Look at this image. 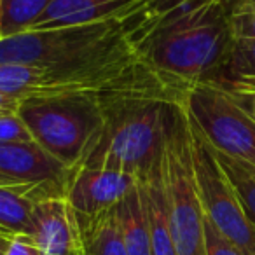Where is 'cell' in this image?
<instances>
[{"label": "cell", "mask_w": 255, "mask_h": 255, "mask_svg": "<svg viewBox=\"0 0 255 255\" xmlns=\"http://www.w3.org/2000/svg\"><path fill=\"white\" fill-rule=\"evenodd\" d=\"M233 82H255V40L233 39L226 63Z\"/></svg>", "instance_id": "cell-17"}, {"label": "cell", "mask_w": 255, "mask_h": 255, "mask_svg": "<svg viewBox=\"0 0 255 255\" xmlns=\"http://www.w3.org/2000/svg\"><path fill=\"white\" fill-rule=\"evenodd\" d=\"M184 109L192 126L219 152L255 166V117L213 81L196 82Z\"/></svg>", "instance_id": "cell-6"}, {"label": "cell", "mask_w": 255, "mask_h": 255, "mask_svg": "<svg viewBox=\"0 0 255 255\" xmlns=\"http://www.w3.org/2000/svg\"><path fill=\"white\" fill-rule=\"evenodd\" d=\"M163 182L177 255H206L205 212L196 185L191 124L184 105L166 109Z\"/></svg>", "instance_id": "cell-2"}, {"label": "cell", "mask_w": 255, "mask_h": 255, "mask_svg": "<svg viewBox=\"0 0 255 255\" xmlns=\"http://www.w3.org/2000/svg\"><path fill=\"white\" fill-rule=\"evenodd\" d=\"M75 215L81 229L82 255H128L116 210L110 208L96 215Z\"/></svg>", "instance_id": "cell-13"}, {"label": "cell", "mask_w": 255, "mask_h": 255, "mask_svg": "<svg viewBox=\"0 0 255 255\" xmlns=\"http://www.w3.org/2000/svg\"><path fill=\"white\" fill-rule=\"evenodd\" d=\"M4 252H5L4 248H0V254H4Z\"/></svg>", "instance_id": "cell-27"}, {"label": "cell", "mask_w": 255, "mask_h": 255, "mask_svg": "<svg viewBox=\"0 0 255 255\" xmlns=\"http://www.w3.org/2000/svg\"><path fill=\"white\" fill-rule=\"evenodd\" d=\"M23 142H33V136L18 114L0 116V145Z\"/></svg>", "instance_id": "cell-20"}, {"label": "cell", "mask_w": 255, "mask_h": 255, "mask_svg": "<svg viewBox=\"0 0 255 255\" xmlns=\"http://www.w3.org/2000/svg\"><path fill=\"white\" fill-rule=\"evenodd\" d=\"M18 116L33 140L72 170L86 163L105 126L102 107L81 96L21 100Z\"/></svg>", "instance_id": "cell-4"}, {"label": "cell", "mask_w": 255, "mask_h": 255, "mask_svg": "<svg viewBox=\"0 0 255 255\" xmlns=\"http://www.w3.org/2000/svg\"><path fill=\"white\" fill-rule=\"evenodd\" d=\"M0 39H2V33H0Z\"/></svg>", "instance_id": "cell-28"}, {"label": "cell", "mask_w": 255, "mask_h": 255, "mask_svg": "<svg viewBox=\"0 0 255 255\" xmlns=\"http://www.w3.org/2000/svg\"><path fill=\"white\" fill-rule=\"evenodd\" d=\"M157 0L131 14L103 21L51 30H30L0 39V65L46 67L88 56L116 42L121 35L143 21L152 12Z\"/></svg>", "instance_id": "cell-5"}, {"label": "cell", "mask_w": 255, "mask_h": 255, "mask_svg": "<svg viewBox=\"0 0 255 255\" xmlns=\"http://www.w3.org/2000/svg\"><path fill=\"white\" fill-rule=\"evenodd\" d=\"M19 103L21 100L14 98V96L7 95V93L0 91V116H12V114H18Z\"/></svg>", "instance_id": "cell-22"}, {"label": "cell", "mask_w": 255, "mask_h": 255, "mask_svg": "<svg viewBox=\"0 0 255 255\" xmlns=\"http://www.w3.org/2000/svg\"><path fill=\"white\" fill-rule=\"evenodd\" d=\"M0 2H2V0H0Z\"/></svg>", "instance_id": "cell-30"}, {"label": "cell", "mask_w": 255, "mask_h": 255, "mask_svg": "<svg viewBox=\"0 0 255 255\" xmlns=\"http://www.w3.org/2000/svg\"><path fill=\"white\" fill-rule=\"evenodd\" d=\"M205 250L206 255H247L236 243L226 238L205 217Z\"/></svg>", "instance_id": "cell-19"}, {"label": "cell", "mask_w": 255, "mask_h": 255, "mask_svg": "<svg viewBox=\"0 0 255 255\" xmlns=\"http://www.w3.org/2000/svg\"><path fill=\"white\" fill-rule=\"evenodd\" d=\"M220 84V82H219ZM226 89L233 93H243V91H255V82H233L231 86H224Z\"/></svg>", "instance_id": "cell-24"}, {"label": "cell", "mask_w": 255, "mask_h": 255, "mask_svg": "<svg viewBox=\"0 0 255 255\" xmlns=\"http://www.w3.org/2000/svg\"><path fill=\"white\" fill-rule=\"evenodd\" d=\"M116 217L119 224L121 238L128 255H154L152 243H150L149 224H147L145 206L140 194L138 182L123 201L116 206Z\"/></svg>", "instance_id": "cell-12"}, {"label": "cell", "mask_w": 255, "mask_h": 255, "mask_svg": "<svg viewBox=\"0 0 255 255\" xmlns=\"http://www.w3.org/2000/svg\"><path fill=\"white\" fill-rule=\"evenodd\" d=\"M32 238L42 255H82L79 220L67 198L35 203Z\"/></svg>", "instance_id": "cell-10"}, {"label": "cell", "mask_w": 255, "mask_h": 255, "mask_svg": "<svg viewBox=\"0 0 255 255\" xmlns=\"http://www.w3.org/2000/svg\"><path fill=\"white\" fill-rule=\"evenodd\" d=\"M231 44L220 0H178L157 26L147 58L164 74L196 84L226 63Z\"/></svg>", "instance_id": "cell-1"}, {"label": "cell", "mask_w": 255, "mask_h": 255, "mask_svg": "<svg viewBox=\"0 0 255 255\" xmlns=\"http://www.w3.org/2000/svg\"><path fill=\"white\" fill-rule=\"evenodd\" d=\"M53 0H2L0 2V33L12 37L28 32L46 12Z\"/></svg>", "instance_id": "cell-15"}, {"label": "cell", "mask_w": 255, "mask_h": 255, "mask_svg": "<svg viewBox=\"0 0 255 255\" xmlns=\"http://www.w3.org/2000/svg\"><path fill=\"white\" fill-rule=\"evenodd\" d=\"M213 154H215L217 161H219L226 177L229 178L231 185L236 191L248 220L255 227V166L245 163V161L234 159V157L227 156L224 152H219L215 149H213Z\"/></svg>", "instance_id": "cell-16"}, {"label": "cell", "mask_w": 255, "mask_h": 255, "mask_svg": "<svg viewBox=\"0 0 255 255\" xmlns=\"http://www.w3.org/2000/svg\"><path fill=\"white\" fill-rule=\"evenodd\" d=\"M233 39L255 40V7L238 2L233 11L227 14Z\"/></svg>", "instance_id": "cell-18"}, {"label": "cell", "mask_w": 255, "mask_h": 255, "mask_svg": "<svg viewBox=\"0 0 255 255\" xmlns=\"http://www.w3.org/2000/svg\"><path fill=\"white\" fill-rule=\"evenodd\" d=\"M227 91H229V89H227ZM231 93H233V91H231ZM233 96L238 100V103H240L245 110H248V112L255 117V91L233 93Z\"/></svg>", "instance_id": "cell-23"}, {"label": "cell", "mask_w": 255, "mask_h": 255, "mask_svg": "<svg viewBox=\"0 0 255 255\" xmlns=\"http://www.w3.org/2000/svg\"><path fill=\"white\" fill-rule=\"evenodd\" d=\"M168 103H126L105 110L98 143L82 166L123 171L138 180L161 159Z\"/></svg>", "instance_id": "cell-3"}, {"label": "cell", "mask_w": 255, "mask_h": 255, "mask_svg": "<svg viewBox=\"0 0 255 255\" xmlns=\"http://www.w3.org/2000/svg\"><path fill=\"white\" fill-rule=\"evenodd\" d=\"M0 255H4V254H0Z\"/></svg>", "instance_id": "cell-29"}, {"label": "cell", "mask_w": 255, "mask_h": 255, "mask_svg": "<svg viewBox=\"0 0 255 255\" xmlns=\"http://www.w3.org/2000/svg\"><path fill=\"white\" fill-rule=\"evenodd\" d=\"M241 4H248V5H254L255 7V0H240Z\"/></svg>", "instance_id": "cell-26"}, {"label": "cell", "mask_w": 255, "mask_h": 255, "mask_svg": "<svg viewBox=\"0 0 255 255\" xmlns=\"http://www.w3.org/2000/svg\"><path fill=\"white\" fill-rule=\"evenodd\" d=\"M136 187V178L123 171L79 166L72 177L67 199L79 215H96L123 201Z\"/></svg>", "instance_id": "cell-9"}, {"label": "cell", "mask_w": 255, "mask_h": 255, "mask_svg": "<svg viewBox=\"0 0 255 255\" xmlns=\"http://www.w3.org/2000/svg\"><path fill=\"white\" fill-rule=\"evenodd\" d=\"M138 189L145 206L147 224H149L150 243L154 255H177L171 238L170 219H168L166 192L163 182V156L149 170V173L138 178Z\"/></svg>", "instance_id": "cell-11"}, {"label": "cell", "mask_w": 255, "mask_h": 255, "mask_svg": "<svg viewBox=\"0 0 255 255\" xmlns=\"http://www.w3.org/2000/svg\"><path fill=\"white\" fill-rule=\"evenodd\" d=\"M7 243H9V240L7 238H4V236H0V248H7Z\"/></svg>", "instance_id": "cell-25"}, {"label": "cell", "mask_w": 255, "mask_h": 255, "mask_svg": "<svg viewBox=\"0 0 255 255\" xmlns=\"http://www.w3.org/2000/svg\"><path fill=\"white\" fill-rule=\"evenodd\" d=\"M35 203L25 196L0 187V236H32Z\"/></svg>", "instance_id": "cell-14"}, {"label": "cell", "mask_w": 255, "mask_h": 255, "mask_svg": "<svg viewBox=\"0 0 255 255\" xmlns=\"http://www.w3.org/2000/svg\"><path fill=\"white\" fill-rule=\"evenodd\" d=\"M4 255H42V252L37 247V243L33 241L32 236L19 234V236L9 238V243Z\"/></svg>", "instance_id": "cell-21"}, {"label": "cell", "mask_w": 255, "mask_h": 255, "mask_svg": "<svg viewBox=\"0 0 255 255\" xmlns=\"http://www.w3.org/2000/svg\"><path fill=\"white\" fill-rule=\"evenodd\" d=\"M74 173L35 140L0 145V187L33 203L67 198Z\"/></svg>", "instance_id": "cell-8"}, {"label": "cell", "mask_w": 255, "mask_h": 255, "mask_svg": "<svg viewBox=\"0 0 255 255\" xmlns=\"http://www.w3.org/2000/svg\"><path fill=\"white\" fill-rule=\"evenodd\" d=\"M191 124V121H189ZM192 164L205 217L247 255H255V227L205 136L191 124Z\"/></svg>", "instance_id": "cell-7"}]
</instances>
